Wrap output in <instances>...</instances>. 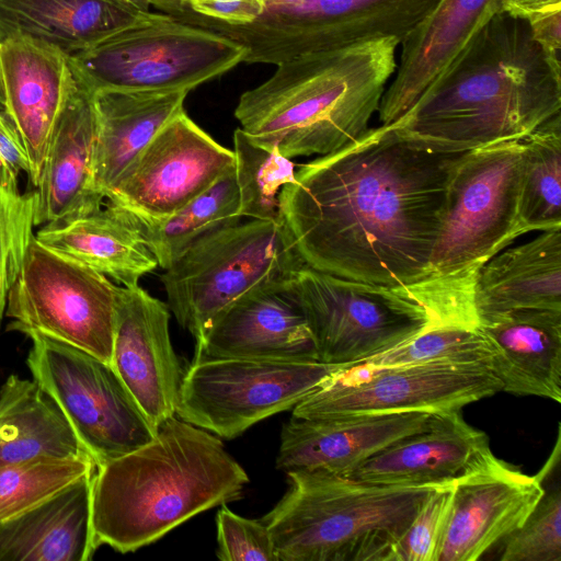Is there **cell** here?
<instances>
[{
  "label": "cell",
  "instance_id": "obj_1",
  "mask_svg": "<svg viewBox=\"0 0 561 561\" xmlns=\"http://www.w3.org/2000/svg\"><path fill=\"white\" fill-rule=\"evenodd\" d=\"M465 152L430 149L391 125L299 167L280 221L305 264L403 285L430 276L451 173Z\"/></svg>",
  "mask_w": 561,
  "mask_h": 561
},
{
  "label": "cell",
  "instance_id": "obj_2",
  "mask_svg": "<svg viewBox=\"0 0 561 561\" xmlns=\"http://www.w3.org/2000/svg\"><path fill=\"white\" fill-rule=\"evenodd\" d=\"M561 114V69L526 18L503 10L478 32L448 71L391 126L442 152L524 139Z\"/></svg>",
  "mask_w": 561,
  "mask_h": 561
},
{
  "label": "cell",
  "instance_id": "obj_3",
  "mask_svg": "<svg viewBox=\"0 0 561 561\" xmlns=\"http://www.w3.org/2000/svg\"><path fill=\"white\" fill-rule=\"evenodd\" d=\"M248 483L217 435L171 416L151 442L95 468L94 546L133 552L204 511L239 500Z\"/></svg>",
  "mask_w": 561,
  "mask_h": 561
},
{
  "label": "cell",
  "instance_id": "obj_4",
  "mask_svg": "<svg viewBox=\"0 0 561 561\" xmlns=\"http://www.w3.org/2000/svg\"><path fill=\"white\" fill-rule=\"evenodd\" d=\"M396 39L308 53L243 92L240 129L287 158L324 156L365 134L397 67Z\"/></svg>",
  "mask_w": 561,
  "mask_h": 561
},
{
  "label": "cell",
  "instance_id": "obj_5",
  "mask_svg": "<svg viewBox=\"0 0 561 561\" xmlns=\"http://www.w3.org/2000/svg\"><path fill=\"white\" fill-rule=\"evenodd\" d=\"M481 266L403 285L353 280L304 266L294 287L321 363L354 366L438 324L478 325Z\"/></svg>",
  "mask_w": 561,
  "mask_h": 561
},
{
  "label": "cell",
  "instance_id": "obj_6",
  "mask_svg": "<svg viewBox=\"0 0 561 561\" xmlns=\"http://www.w3.org/2000/svg\"><path fill=\"white\" fill-rule=\"evenodd\" d=\"M288 489L261 520L278 561H391L439 483L387 485L324 471L286 473Z\"/></svg>",
  "mask_w": 561,
  "mask_h": 561
},
{
  "label": "cell",
  "instance_id": "obj_7",
  "mask_svg": "<svg viewBox=\"0 0 561 561\" xmlns=\"http://www.w3.org/2000/svg\"><path fill=\"white\" fill-rule=\"evenodd\" d=\"M304 266L282 222L251 219L195 240L164 270L161 282L169 309L197 343L240 297L290 279Z\"/></svg>",
  "mask_w": 561,
  "mask_h": 561
},
{
  "label": "cell",
  "instance_id": "obj_8",
  "mask_svg": "<svg viewBox=\"0 0 561 561\" xmlns=\"http://www.w3.org/2000/svg\"><path fill=\"white\" fill-rule=\"evenodd\" d=\"M245 55L242 44L219 32L148 11L69 59L76 76L92 92L191 91L232 70Z\"/></svg>",
  "mask_w": 561,
  "mask_h": 561
},
{
  "label": "cell",
  "instance_id": "obj_9",
  "mask_svg": "<svg viewBox=\"0 0 561 561\" xmlns=\"http://www.w3.org/2000/svg\"><path fill=\"white\" fill-rule=\"evenodd\" d=\"M438 0H266L253 22L227 24L197 15L199 26L247 48L243 62L278 65L296 56L404 37Z\"/></svg>",
  "mask_w": 561,
  "mask_h": 561
},
{
  "label": "cell",
  "instance_id": "obj_10",
  "mask_svg": "<svg viewBox=\"0 0 561 561\" xmlns=\"http://www.w3.org/2000/svg\"><path fill=\"white\" fill-rule=\"evenodd\" d=\"M117 286L34 237L12 284L9 330L45 336L111 364Z\"/></svg>",
  "mask_w": 561,
  "mask_h": 561
},
{
  "label": "cell",
  "instance_id": "obj_11",
  "mask_svg": "<svg viewBox=\"0 0 561 561\" xmlns=\"http://www.w3.org/2000/svg\"><path fill=\"white\" fill-rule=\"evenodd\" d=\"M523 139L467 151L455 167L430 275L482 266L522 236Z\"/></svg>",
  "mask_w": 561,
  "mask_h": 561
},
{
  "label": "cell",
  "instance_id": "obj_12",
  "mask_svg": "<svg viewBox=\"0 0 561 561\" xmlns=\"http://www.w3.org/2000/svg\"><path fill=\"white\" fill-rule=\"evenodd\" d=\"M30 339L33 379L58 404L95 467L154 438L157 427L110 363L45 336Z\"/></svg>",
  "mask_w": 561,
  "mask_h": 561
},
{
  "label": "cell",
  "instance_id": "obj_13",
  "mask_svg": "<svg viewBox=\"0 0 561 561\" xmlns=\"http://www.w3.org/2000/svg\"><path fill=\"white\" fill-rule=\"evenodd\" d=\"M343 367L319 360L194 359L183 374L175 415L232 439L294 409Z\"/></svg>",
  "mask_w": 561,
  "mask_h": 561
},
{
  "label": "cell",
  "instance_id": "obj_14",
  "mask_svg": "<svg viewBox=\"0 0 561 561\" xmlns=\"http://www.w3.org/2000/svg\"><path fill=\"white\" fill-rule=\"evenodd\" d=\"M501 391L490 366L436 362L398 366H346L293 409V416L354 415L462 410Z\"/></svg>",
  "mask_w": 561,
  "mask_h": 561
},
{
  "label": "cell",
  "instance_id": "obj_15",
  "mask_svg": "<svg viewBox=\"0 0 561 561\" xmlns=\"http://www.w3.org/2000/svg\"><path fill=\"white\" fill-rule=\"evenodd\" d=\"M232 169L233 151L219 145L183 110L124 170L105 198L141 218L161 220Z\"/></svg>",
  "mask_w": 561,
  "mask_h": 561
},
{
  "label": "cell",
  "instance_id": "obj_16",
  "mask_svg": "<svg viewBox=\"0 0 561 561\" xmlns=\"http://www.w3.org/2000/svg\"><path fill=\"white\" fill-rule=\"evenodd\" d=\"M436 561H474L520 527L543 490L535 476L481 449L451 479Z\"/></svg>",
  "mask_w": 561,
  "mask_h": 561
},
{
  "label": "cell",
  "instance_id": "obj_17",
  "mask_svg": "<svg viewBox=\"0 0 561 561\" xmlns=\"http://www.w3.org/2000/svg\"><path fill=\"white\" fill-rule=\"evenodd\" d=\"M169 320L139 285L117 286L111 365L156 427L175 415L183 377Z\"/></svg>",
  "mask_w": 561,
  "mask_h": 561
},
{
  "label": "cell",
  "instance_id": "obj_18",
  "mask_svg": "<svg viewBox=\"0 0 561 561\" xmlns=\"http://www.w3.org/2000/svg\"><path fill=\"white\" fill-rule=\"evenodd\" d=\"M293 278L255 288L226 308L196 343L194 359L318 360Z\"/></svg>",
  "mask_w": 561,
  "mask_h": 561
},
{
  "label": "cell",
  "instance_id": "obj_19",
  "mask_svg": "<svg viewBox=\"0 0 561 561\" xmlns=\"http://www.w3.org/2000/svg\"><path fill=\"white\" fill-rule=\"evenodd\" d=\"M504 5L505 0H438L399 45L392 81L378 108L380 124L404 116Z\"/></svg>",
  "mask_w": 561,
  "mask_h": 561
},
{
  "label": "cell",
  "instance_id": "obj_20",
  "mask_svg": "<svg viewBox=\"0 0 561 561\" xmlns=\"http://www.w3.org/2000/svg\"><path fill=\"white\" fill-rule=\"evenodd\" d=\"M4 113L15 127L37 186L54 125L75 81L69 56L25 36L0 41Z\"/></svg>",
  "mask_w": 561,
  "mask_h": 561
},
{
  "label": "cell",
  "instance_id": "obj_21",
  "mask_svg": "<svg viewBox=\"0 0 561 561\" xmlns=\"http://www.w3.org/2000/svg\"><path fill=\"white\" fill-rule=\"evenodd\" d=\"M95 141L93 92L75 73L34 190L35 226L60 222L102 207L104 198L94 181Z\"/></svg>",
  "mask_w": 561,
  "mask_h": 561
},
{
  "label": "cell",
  "instance_id": "obj_22",
  "mask_svg": "<svg viewBox=\"0 0 561 561\" xmlns=\"http://www.w3.org/2000/svg\"><path fill=\"white\" fill-rule=\"evenodd\" d=\"M431 416L422 412L335 419L291 415L280 432L276 468L285 473L324 471L344 477L393 442L425 430Z\"/></svg>",
  "mask_w": 561,
  "mask_h": 561
},
{
  "label": "cell",
  "instance_id": "obj_23",
  "mask_svg": "<svg viewBox=\"0 0 561 561\" xmlns=\"http://www.w3.org/2000/svg\"><path fill=\"white\" fill-rule=\"evenodd\" d=\"M501 391L561 402V310L517 309L482 316Z\"/></svg>",
  "mask_w": 561,
  "mask_h": 561
},
{
  "label": "cell",
  "instance_id": "obj_24",
  "mask_svg": "<svg viewBox=\"0 0 561 561\" xmlns=\"http://www.w3.org/2000/svg\"><path fill=\"white\" fill-rule=\"evenodd\" d=\"M489 446L461 410L432 414L428 426L374 454L346 478L374 484L422 485L451 480Z\"/></svg>",
  "mask_w": 561,
  "mask_h": 561
},
{
  "label": "cell",
  "instance_id": "obj_25",
  "mask_svg": "<svg viewBox=\"0 0 561 561\" xmlns=\"http://www.w3.org/2000/svg\"><path fill=\"white\" fill-rule=\"evenodd\" d=\"M35 238L125 287L138 285L159 266L134 215L110 202L92 213L44 225Z\"/></svg>",
  "mask_w": 561,
  "mask_h": 561
},
{
  "label": "cell",
  "instance_id": "obj_26",
  "mask_svg": "<svg viewBox=\"0 0 561 561\" xmlns=\"http://www.w3.org/2000/svg\"><path fill=\"white\" fill-rule=\"evenodd\" d=\"M188 92L116 89L93 92L94 181L103 198L157 133L184 110Z\"/></svg>",
  "mask_w": 561,
  "mask_h": 561
},
{
  "label": "cell",
  "instance_id": "obj_27",
  "mask_svg": "<svg viewBox=\"0 0 561 561\" xmlns=\"http://www.w3.org/2000/svg\"><path fill=\"white\" fill-rule=\"evenodd\" d=\"M478 318L517 309L561 310V228L499 252L479 270Z\"/></svg>",
  "mask_w": 561,
  "mask_h": 561
},
{
  "label": "cell",
  "instance_id": "obj_28",
  "mask_svg": "<svg viewBox=\"0 0 561 561\" xmlns=\"http://www.w3.org/2000/svg\"><path fill=\"white\" fill-rule=\"evenodd\" d=\"M147 12L124 0H0V41L25 36L71 56Z\"/></svg>",
  "mask_w": 561,
  "mask_h": 561
},
{
  "label": "cell",
  "instance_id": "obj_29",
  "mask_svg": "<svg viewBox=\"0 0 561 561\" xmlns=\"http://www.w3.org/2000/svg\"><path fill=\"white\" fill-rule=\"evenodd\" d=\"M93 473L35 508L0 523V561L92 559L96 551L91 528Z\"/></svg>",
  "mask_w": 561,
  "mask_h": 561
},
{
  "label": "cell",
  "instance_id": "obj_30",
  "mask_svg": "<svg viewBox=\"0 0 561 561\" xmlns=\"http://www.w3.org/2000/svg\"><path fill=\"white\" fill-rule=\"evenodd\" d=\"M42 456L91 457L55 400L11 375L0 388V465Z\"/></svg>",
  "mask_w": 561,
  "mask_h": 561
},
{
  "label": "cell",
  "instance_id": "obj_31",
  "mask_svg": "<svg viewBox=\"0 0 561 561\" xmlns=\"http://www.w3.org/2000/svg\"><path fill=\"white\" fill-rule=\"evenodd\" d=\"M133 215L146 244L165 270L198 238L240 221L234 169L164 219L148 220Z\"/></svg>",
  "mask_w": 561,
  "mask_h": 561
},
{
  "label": "cell",
  "instance_id": "obj_32",
  "mask_svg": "<svg viewBox=\"0 0 561 561\" xmlns=\"http://www.w3.org/2000/svg\"><path fill=\"white\" fill-rule=\"evenodd\" d=\"M522 233L561 228V114L523 139Z\"/></svg>",
  "mask_w": 561,
  "mask_h": 561
},
{
  "label": "cell",
  "instance_id": "obj_33",
  "mask_svg": "<svg viewBox=\"0 0 561 561\" xmlns=\"http://www.w3.org/2000/svg\"><path fill=\"white\" fill-rule=\"evenodd\" d=\"M233 154L241 217L282 222L279 194L294 183L295 163L277 147L261 145L240 128L233 134Z\"/></svg>",
  "mask_w": 561,
  "mask_h": 561
},
{
  "label": "cell",
  "instance_id": "obj_34",
  "mask_svg": "<svg viewBox=\"0 0 561 561\" xmlns=\"http://www.w3.org/2000/svg\"><path fill=\"white\" fill-rule=\"evenodd\" d=\"M91 457H34L0 465V523L53 499L95 471Z\"/></svg>",
  "mask_w": 561,
  "mask_h": 561
},
{
  "label": "cell",
  "instance_id": "obj_35",
  "mask_svg": "<svg viewBox=\"0 0 561 561\" xmlns=\"http://www.w3.org/2000/svg\"><path fill=\"white\" fill-rule=\"evenodd\" d=\"M542 494L515 531L502 542L501 561H561V431L536 473Z\"/></svg>",
  "mask_w": 561,
  "mask_h": 561
},
{
  "label": "cell",
  "instance_id": "obj_36",
  "mask_svg": "<svg viewBox=\"0 0 561 561\" xmlns=\"http://www.w3.org/2000/svg\"><path fill=\"white\" fill-rule=\"evenodd\" d=\"M492 356L491 343L479 325L438 324L357 365L398 366L449 362L490 366Z\"/></svg>",
  "mask_w": 561,
  "mask_h": 561
},
{
  "label": "cell",
  "instance_id": "obj_37",
  "mask_svg": "<svg viewBox=\"0 0 561 561\" xmlns=\"http://www.w3.org/2000/svg\"><path fill=\"white\" fill-rule=\"evenodd\" d=\"M35 193L5 188L0 183V324L7 298L34 237Z\"/></svg>",
  "mask_w": 561,
  "mask_h": 561
},
{
  "label": "cell",
  "instance_id": "obj_38",
  "mask_svg": "<svg viewBox=\"0 0 561 561\" xmlns=\"http://www.w3.org/2000/svg\"><path fill=\"white\" fill-rule=\"evenodd\" d=\"M451 493V480L435 488L396 543L391 561H436Z\"/></svg>",
  "mask_w": 561,
  "mask_h": 561
},
{
  "label": "cell",
  "instance_id": "obj_39",
  "mask_svg": "<svg viewBox=\"0 0 561 561\" xmlns=\"http://www.w3.org/2000/svg\"><path fill=\"white\" fill-rule=\"evenodd\" d=\"M216 554L222 561H278L271 534L260 519L242 517L221 505L217 512Z\"/></svg>",
  "mask_w": 561,
  "mask_h": 561
},
{
  "label": "cell",
  "instance_id": "obj_40",
  "mask_svg": "<svg viewBox=\"0 0 561 561\" xmlns=\"http://www.w3.org/2000/svg\"><path fill=\"white\" fill-rule=\"evenodd\" d=\"M21 173L30 174V161L15 127L0 108V183L19 191Z\"/></svg>",
  "mask_w": 561,
  "mask_h": 561
},
{
  "label": "cell",
  "instance_id": "obj_41",
  "mask_svg": "<svg viewBox=\"0 0 561 561\" xmlns=\"http://www.w3.org/2000/svg\"><path fill=\"white\" fill-rule=\"evenodd\" d=\"M192 12L227 24L253 22L264 10L266 0H180Z\"/></svg>",
  "mask_w": 561,
  "mask_h": 561
},
{
  "label": "cell",
  "instance_id": "obj_42",
  "mask_svg": "<svg viewBox=\"0 0 561 561\" xmlns=\"http://www.w3.org/2000/svg\"><path fill=\"white\" fill-rule=\"evenodd\" d=\"M531 34L554 67L561 69V7L528 15Z\"/></svg>",
  "mask_w": 561,
  "mask_h": 561
},
{
  "label": "cell",
  "instance_id": "obj_43",
  "mask_svg": "<svg viewBox=\"0 0 561 561\" xmlns=\"http://www.w3.org/2000/svg\"><path fill=\"white\" fill-rule=\"evenodd\" d=\"M560 7L561 0H505L504 10L527 18L535 12Z\"/></svg>",
  "mask_w": 561,
  "mask_h": 561
},
{
  "label": "cell",
  "instance_id": "obj_44",
  "mask_svg": "<svg viewBox=\"0 0 561 561\" xmlns=\"http://www.w3.org/2000/svg\"><path fill=\"white\" fill-rule=\"evenodd\" d=\"M141 11H150V7H156L159 0H124Z\"/></svg>",
  "mask_w": 561,
  "mask_h": 561
},
{
  "label": "cell",
  "instance_id": "obj_45",
  "mask_svg": "<svg viewBox=\"0 0 561 561\" xmlns=\"http://www.w3.org/2000/svg\"><path fill=\"white\" fill-rule=\"evenodd\" d=\"M0 108L4 112L5 95H4L3 82H2V76H1V67H0Z\"/></svg>",
  "mask_w": 561,
  "mask_h": 561
}]
</instances>
